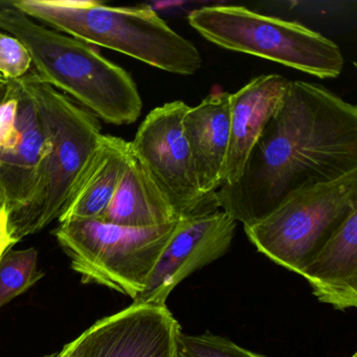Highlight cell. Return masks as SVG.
Listing matches in <instances>:
<instances>
[{"label": "cell", "mask_w": 357, "mask_h": 357, "mask_svg": "<svg viewBox=\"0 0 357 357\" xmlns=\"http://www.w3.org/2000/svg\"><path fill=\"white\" fill-rule=\"evenodd\" d=\"M181 330L167 306L132 303L80 334L77 357H175Z\"/></svg>", "instance_id": "obj_10"}, {"label": "cell", "mask_w": 357, "mask_h": 357, "mask_svg": "<svg viewBox=\"0 0 357 357\" xmlns=\"http://www.w3.org/2000/svg\"><path fill=\"white\" fill-rule=\"evenodd\" d=\"M32 68L26 47L15 37L0 32V75L8 81L24 78Z\"/></svg>", "instance_id": "obj_19"}, {"label": "cell", "mask_w": 357, "mask_h": 357, "mask_svg": "<svg viewBox=\"0 0 357 357\" xmlns=\"http://www.w3.org/2000/svg\"><path fill=\"white\" fill-rule=\"evenodd\" d=\"M355 170L356 106L321 85L291 81L239 181L216 192L217 204L250 227L296 192Z\"/></svg>", "instance_id": "obj_1"}, {"label": "cell", "mask_w": 357, "mask_h": 357, "mask_svg": "<svg viewBox=\"0 0 357 357\" xmlns=\"http://www.w3.org/2000/svg\"><path fill=\"white\" fill-rule=\"evenodd\" d=\"M175 357H266L238 346L229 338L206 332L190 335L179 331Z\"/></svg>", "instance_id": "obj_18"}, {"label": "cell", "mask_w": 357, "mask_h": 357, "mask_svg": "<svg viewBox=\"0 0 357 357\" xmlns=\"http://www.w3.org/2000/svg\"><path fill=\"white\" fill-rule=\"evenodd\" d=\"M45 273L38 269L36 248H9L0 258V309L28 291Z\"/></svg>", "instance_id": "obj_17"}, {"label": "cell", "mask_w": 357, "mask_h": 357, "mask_svg": "<svg viewBox=\"0 0 357 357\" xmlns=\"http://www.w3.org/2000/svg\"><path fill=\"white\" fill-rule=\"evenodd\" d=\"M355 212L357 170L296 192L244 231L261 254L301 275Z\"/></svg>", "instance_id": "obj_7"}, {"label": "cell", "mask_w": 357, "mask_h": 357, "mask_svg": "<svg viewBox=\"0 0 357 357\" xmlns=\"http://www.w3.org/2000/svg\"><path fill=\"white\" fill-rule=\"evenodd\" d=\"M130 154V142L102 135L91 162L77 183L58 221L99 219L114 197Z\"/></svg>", "instance_id": "obj_15"}, {"label": "cell", "mask_w": 357, "mask_h": 357, "mask_svg": "<svg viewBox=\"0 0 357 357\" xmlns=\"http://www.w3.org/2000/svg\"><path fill=\"white\" fill-rule=\"evenodd\" d=\"M17 100L18 137L14 147L0 150V206L8 218L34 199L40 185L50 139L26 79L9 81Z\"/></svg>", "instance_id": "obj_11"}, {"label": "cell", "mask_w": 357, "mask_h": 357, "mask_svg": "<svg viewBox=\"0 0 357 357\" xmlns=\"http://www.w3.org/2000/svg\"><path fill=\"white\" fill-rule=\"evenodd\" d=\"M229 93H212L199 105L190 107L183 119L198 185L206 195H215L221 188V170L229 146Z\"/></svg>", "instance_id": "obj_13"}, {"label": "cell", "mask_w": 357, "mask_h": 357, "mask_svg": "<svg viewBox=\"0 0 357 357\" xmlns=\"http://www.w3.org/2000/svg\"><path fill=\"white\" fill-rule=\"evenodd\" d=\"M190 26L229 51L256 56L319 79L342 74L340 47L296 22L271 17L241 6H210L190 12Z\"/></svg>", "instance_id": "obj_5"}, {"label": "cell", "mask_w": 357, "mask_h": 357, "mask_svg": "<svg viewBox=\"0 0 357 357\" xmlns=\"http://www.w3.org/2000/svg\"><path fill=\"white\" fill-rule=\"evenodd\" d=\"M301 275L319 302L337 310L357 307V212L344 221Z\"/></svg>", "instance_id": "obj_14"}, {"label": "cell", "mask_w": 357, "mask_h": 357, "mask_svg": "<svg viewBox=\"0 0 357 357\" xmlns=\"http://www.w3.org/2000/svg\"><path fill=\"white\" fill-rule=\"evenodd\" d=\"M24 79L47 128L50 151L34 199L9 217L10 233L15 243L61 217L103 135L93 114L43 82L34 70Z\"/></svg>", "instance_id": "obj_4"}, {"label": "cell", "mask_w": 357, "mask_h": 357, "mask_svg": "<svg viewBox=\"0 0 357 357\" xmlns=\"http://www.w3.org/2000/svg\"><path fill=\"white\" fill-rule=\"evenodd\" d=\"M15 244L11 233H10L7 211L3 206H0V258Z\"/></svg>", "instance_id": "obj_20"}, {"label": "cell", "mask_w": 357, "mask_h": 357, "mask_svg": "<svg viewBox=\"0 0 357 357\" xmlns=\"http://www.w3.org/2000/svg\"><path fill=\"white\" fill-rule=\"evenodd\" d=\"M99 220L127 227H152L178 220L160 188L132 150L112 202Z\"/></svg>", "instance_id": "obj_16"}, {"label": "cell", "mask_w": 357, "mask_h": 357, "mask_svg": "<svg viewBox=\"0 0 357 357\" xmlns=\"http://www.w3.org/2000/svg\"><path fill=\"white\" fill-rule=\"evenodd\" d=\"M22 13L55 31L106 47L152 68L193 76L202 66L197 47L150 7H114L98 0H15Z\"/></svg>", "instance_id": "obj_3"}, {"label": "cell", "mask_w": 357, "mask_h": 357, "mask_svg": "<svg viewBox=\"0 0 357 357\" xmlns=\"http://www.w3.org/2000/svg\"><path fill=\"white\" fill-rule=\"evenodd\" d=\"M79 342H80V335H79L76 340L70 342V344H66L61 350L53 353V354L47 355V356L45 357H70L72 353L74 352L75 349L78 346Z\"/></svg>", "instance_id": "obj_21"}, {"label": "cell", "mask_w": 357, "mask_h": 357, "mask_svg": "<svg viewBox=\"0 0 357 357\" xmlns=\"http://www.w3.org/2000/svg\"><path fill=\"white\" fill-rule=\"evenodd\" d=\"M290 84L291 81L280 75H262L231 93L229 146L221 170V187L239 181L252 148Z\"/></svg>", "instance_id": "obj_12"}, {"label": "cell", "mask_w": 357, "mask_h": 357, "mask_svg": "<svg viewBox=\"0 0 357 357\" xmlns=\"http://www.w3.org/2000/svg\"><path fill=\"white\" fill-rule=\"evenodd\" d=\"M177 222L127 227L99 219H70L59 222L54 235L83 284L105 286L135 300Z\"/></svg>", "instance_id": "obj_6"}, {"label": "cell", "mask_w": 357, "mask_h": 357, "mask_svg": "<svg viewBox=\"0 0 357 357\" xmlns=\"http://www.w3.org/2000/svg\"><path fill=\"white\" fill-rule=\"evenodd\" d=\"M352 357H357V354H356V353H355V354H354V355H353V356H352Z\"/></svg>", "instance_id": "obj_24"}, {"label": "cell", "mask_w": 357, "mask_h": 357, "mask_svg": "<svg viewBox=\"0 0 357 357\" xmlns=\"http://www.w3.org/2000/svg\"><path fill=\"white\" fill-rule=\"evenodd\" d=\"M80 340H81V336H80ZM80 344V342H79ZM79 346V344H78ZM78 346H77V348H78ZM77 348L75 349L74 352L72 353V355H70V357H77V355H78V353H77Z\"/></svg>", "instance_id": "obj_23"}, {"label": "cell", "mask_w": 357, "mask_h": 357, "mask_svg": "<svg viewBox=\"0 0 357 357\" xmlns=\"http://www.w3.org/2000/svg\"><path fill=\"white\" fill-rule=\"evenodd\" d=\"M189 108L183 101L154 108L130 142L135 158L166 196L178 220L219 211L216 194L206 195L198 185L183 129V119Z\"/></svg>", "instance_id": "obj_8"}, {"label": "cell", "mask_w": 357, "mask_h": 357, "mask_svg": "<svg viewBox=\"0 0 357 357\" xmlns=\"http://www.w3.org/2000/svg\"><path fill=\"white\" fill-rule=\"evenodd\" d=\"M8 87H9V81L6 80L1 75H0V103L5 100L8 93Z\"/></svg>", "instance_id": "obj_22"}, {"label": "cell", "mask_w": 357, "mask_h": 357, "mask_svg": "<svg viewBox=\"0 0 357 357\" xmlns=\"http://www.w3.org/2000/svg\"><path fill=\"white\" fill-rule=\"evenodd\" d=\"M236 229L237 221L220 210L178 220L148 278L145 289L133 300V304L166 306L169 296L179 283L227 254Z\"/></svg>", "instance_id": "obj_9"}, {"label": "cell", "mask_w": 357, "mask_h": 357, "mask_svg": "<svg viewBox=\"0 0 357 357\" xmlns=\"http://www.w3.org/2000/svg\"><path fill=\"white\" fill-rule=\"evenodd\" d=\"M0 29L26 47L40 80L72 96L104 122L130 125L141 116L143 101L132 77L93 45L37 24L13 0L0 1Z\"/></svg>", "instance_id": "obj_2"}]
</instances>
